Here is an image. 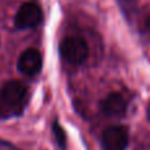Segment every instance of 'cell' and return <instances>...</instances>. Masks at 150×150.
I'll use <instances>...</instances> for the list:
<instances>
[{
  "label": "cell",
  "instance_id": "1",
  "mask_svg": "<svg viewBox=\"0 0 150 150\" xmlns=\"http://www.w3.org/2000/svg\"><path fill=\"white\" fill-rule=\"evenodd\" d=\"M26 103V87L21 82L9 80L0 90V117L16 116Z\"/></svg>",
  "mask_w": 150,
  "mask_h": 150
},
{
  "label": "cell",
  "instance_id": "2",
  "mask_svg": "<svg viewBox=\"0 0 150 150\" xmlns=\"http://www.w3.org/2000/svg\"><path fill=\"white\" fill-rule=\"evenodd\" d=\"M59 53L66 62L71 65H82L87 61L90 49L82 37H66L59 45Z\"/></svg>",
  "mask_w": 150,
  "mask_h": 150
},
{
  "label": "cell",
  "instance_id": "3",
  "mask_svg": "<svg viewBox=\"0 0 150 150\" xmlns=\"http://www.w3.org/2000/svg\"><path fill=\"white\" fill-rule=\"evenodd\" d=\"M44 18L42 9L36 3H24L15 16V26L17 29H30L40 25Z\"/></svg>",
  "mask_w": 150,
  "mask_h": 150
},
{
  "label": "cell",
  "instance_id": "4",
  "mask_svg": "<svg viewBox=\"0 0 150 150\" xmlns=\"http://www.w3.org/2000/svg\"><path fill=\"white\" fill-rule=\"evenodd\" d=\"M129 132L124 125H112L105 128L101 136V146L104 150H124L128 146Z\"/></svg>",
  "mask_w": 150,
  "mask_h": 150
},
{
  "label": "cell",
  "instance_id": "5",
  "mask_svg": "<svg viewBox=\"0 0 150 150\" xmlns=\"http://www.w3.org/2000/svg\"><path fill=\"white\" fill-rule=\"evenodd\" d=\"M17 69L26 76L37 75L42 69V55L37 49L29 47L20 54L17 61Z\"/></svg>",
  "mask_w": 150,
  "mask_h": 150
},
{
  "label": "cell",
  "instance_id": "6",
  "mask_svg": "<svg viewBox=\"0 0 150 150\" xmlns=\"http://www.w3.org/2000/svg\"><path fill=\"white\" fill-rule=\"evenodd\" d=\"M101 112L108 117H120L127 112V100L121 93L112 92L103 99L100 104Z\"/></svg>",
  "mask_w": 150,
  "mask_h": 150
},
{
  "label": "cell",
  "instance_id": "7",
  "mask_svg": "<svg viewBox=\"0 0 150 150\" xmlns=\"http://www.w3.org/2000/svg\"><path fill=\"white\" fill-rule=\"evenodd\" d=\"M53 133L57 140V144L62 150H66V145H67V137H66V132L57 121L53 122Z\"/></svg>",
  "mask_w": 150,
  "mask_h": 150
},
{
  "label": "cell",
  "instance_id": "8",
  "mask_svg": "<svg viewBox=\"0 0 150 150\" xmlns=\"http://www.w3.org/2000/svg\"><path fill=\"white\" fill-rule=\"evenodd\" d=\"M120 5H121L122 11H124L127 15H130L136 11L137 8V1L136 0H119Z\"/></svg>",
  "mask_w": 150,
  "mask_h": 150
},
{
  "label": "cell",
  "instance_id": "9",
  "mask_svg": "<svg viewBox=\"0 0 150 150\" xmlns=\"http://www.w3.org/2000/svg\"><path fill=\"white\" fill-rule=\"evenodd\" d=\"M0 150H17L13 145H11L9 142H5V141L0 140Z\"/></svg>",
  "mask_w": 150,
  "mask_h": 150
},
{
  "label": "cell",
  "instance_id": "10",
  "mask_svg": "<svg viewBox=\"0 0 150 150\" xmlns=\"http://www.w3.org/2000/svg\"><path fill=\"white\" fill-rule=\"evenodd\" d=\"M146 26H148V28L150 29V16L148 17V20H146Z\"/></svg>",
  "mask_w": 150,
  "mask_h": 150
}]
</instances>
